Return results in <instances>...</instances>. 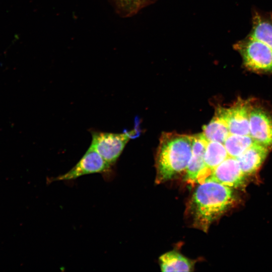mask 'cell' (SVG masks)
<instances>
[{
  "instance_id": "cell-1",
  "label": "cell",
  "mask_w": 272,
  "mask_h": 272,
  "mask_svg": "<svg viewBox=\"0 0 272 272\" xmlns=\"http://www.w3.org/2000/svg\"><path fill=\"white\" fill-rule=\"evenodd\" d=\"M232 188L207 180L199 183L192 198V211L195 226L207 232L211 224L233 203Z\"/></svg>"
},
{
  "instance_id": "cell-2",
  "label": "cell",
  "mask_w": 272,
  "mask_h": 272,
  "mask_svg": "<svg viewBox=\"0 0 272 272\" xmlns=\"http://www.w3.org/2000/svg\"><path fill=\"white\" fill-rule=\"evenodd\" d=\"M192 137L163 132L156 155V182L160 183L185 171L192 154Z\"/></svg>"
},
{
  "instance_id": "cell-3",
  "label": "cell",
  "mask_w": 272,
  "mask_h": 272,
  "mask_svg": "<svg viewBox=\"0 0 272 272\" xmlns=\"http://www.w3.org/2000/svg\"><path fill=\"white\" fill-rule=\"evenodd\" d=\"M234 48L240 54L244 66L249 71L272 74V48L250 36L236 42Z\"/></svg>"
},
{
  "instance_id": "cell-4",
  "label": "cell",
  "mask_w": 272,
  "mask_h": 272,
  "mask_svg": "<svg viewBox=\"0 0 272 272\" xmlns=\"http://www.w3.org/2000/svg\"><path fill=\"white\" fill-rule=\"evenodd\" d=\"M93 147L111 166L116 162L130 137L127 133H116L91 130Z\"/></svg>"
},
{
  "instance_id": "cell-5",
  "label": "cell",
  "mask_w": 272,
  "mask_h": 272,
  "mask_svg": "<svg viewBox=\"0 0 272 272\" xmlns=\"http://www.w3.org/2000/svg\"><path fill=\"white\" fill-rule=\"evenodd\" d=\"M112 166L91 146L79 162L66 173L51 179L53 181H64L76 179L82 176L100 173L104 175L111 173Z\"/></svg>"
},
{
  "instance_id": "cell-6",
  "label": "cell",
  "mask_w": 272,
  "mask_h": 272,
  "mask_svg": "<svg viewBox=\"0 0 272 272\" xmlns=\"http://www.w3.org/2000/svg\"><path fill=\"white\" fill-rule=\"evenodd\" d=\"M252 106L248 100L238 99L229 108L219 107L216 112L226 121L230 134L249 135Z\"/></svg>"
},
{
  "instance_id": "cell-7",
  "label": "cell",
  "mask_w": 272,
  "mask_h": 272,
  "mask_svg": "<svg viewBox=\"0 0 272 272\" xmlns=\"http://www.w3.org/2000/svg\"><path fill=\"white\" fill-rule=\"evenodd\" d=\"M249 133L255 142L270 147L272 145V114L262 107L252 106Z\"/></svg>"
},
{
  "instance_id": "cell-8",
  "label": "cell",
  "mask_w": 272,
  "mask_h": 272,
  "mask_svg": "<svg viewBox=\"0 0 272 272\" xmlns=\"http://www.w3.org/2000/svg\"><path fill=\"white\" fill-rule=\"evenodd\" d=\"M245 177L237 159L229 156L213 170L206 181H214L236 188L244 184Z\"/></svg>"
},
{
  "instance_id": "cell-9",
  "label": "cell",
  "mask_w": 272,
  "mask_h": 272,
  "mask_svg": "<svg viewBox=\"0 0 272 272\" xmlns=\"http://www.w3.org/2000/svg\"><path fill=\"white\" fill-rule=\"evenodd\" d=\"M192 137V154L185 170V180L187 183L193 185L197 183L198 176L203 167L205 154L209 141L202 132Z\"/></svg>"
},
{
  "instance_id": "cell-10",
  "label": "cell",
  "mask_w": 272,
  "mask_h": 272,
  "mask_svg": "<svg viewBox=\"0 0 272 272\" xmlns=\"http://www.w3.org/2000/svg\"><path fill=\"white\" fill-rule=\"evenodd\" d=\"M268 148L254 142L247 150L236 158L246 176L251 175L258 170L267 157Z\"/></svg>"
},
{
  "instance_id": "cell-11",
  "label": "cell",
  "mask_w": 272,
  "mask_h": 272,
  "mask_svg": "<svg viewBox=\"0 0 272 272\" xmlns=\"http://www.w3.org/2000/svg\"><path fill=\"white\" fill-rule=\"evenodd\" d=\"M228 157L223 144L209 141L205 154L204 165L198 176L197 183L205 182L213 170Z\"/></svg>"
},
{
  "instance_id": "cell-12",
  "label": "cell",
  "mask_w": 272,
  "mask_h": 272,
  "mask_svg": "<svg viewBox=\"0 0 272 272\" xmlns=\"http://www.w3.org/2000/svg\"><path fill=\"white\" fill-rule=\"evenodd\" d=\"M248 35L272 48V15L254 11Z\"/></svg>"
},
{
  "instance_id": "cell-13",
  "label": "cell",
  "mask_w": 272,
  "mask_h": 272,
  "mask_svg": "<svg viewBox=\"0 0 272 272\" xmlns=\"http://www.w3.org/2000/svg\"><path fill=\"white\" fill-rule=\"evenodd\" d=\"M159 264L162 271H190L193 268L191 261L174 251L161 255Z\"/></svg>"
},
{
  "instance_id": "cell-14",
  "label": "cell",
  "mask_w": 272,
  "mask_h": 272,
  "mask_svg": "<svg viewBox=\"0 0 272 272\" xmlns=\"http://www.w3.org/2000/svg\"><path fill=\"white\" fill-rule=\"evenodd\" d=\"M202 133L208 141L222 144L230 134L226 121L217 112L209 123L203 126Z\"/></svg>"
},
{
  "instance_id": "cell-15",
  "label": "cell",
  "mask_w": 272,
  "mask_h": 272,
  "mask_svg": "<svg viewBox=\"0 0 272 272\" xmlns=\"http://www.w3.org/2000/svg\"><path fill=\"white\" fill-rule=\"evenodd\" d=\"M254 142L250 135L230 134L223 144L229 156L236 158L247 150Z\"/></svg>"
}]
</instances>
